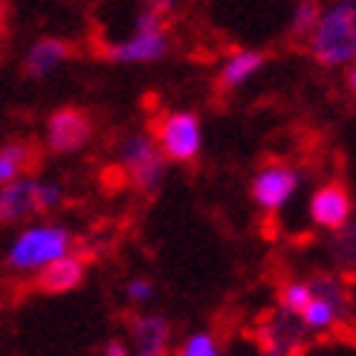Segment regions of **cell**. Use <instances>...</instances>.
Returning a JSON list of instances; mask_svg holds the SVG:
<instances>
[{
  "mask_svg": "<svg viewBox=\"0 0 356 356\" xmlns=\"http://www.w3.org/2000/svg\"><path fill=\"white\" fill-rule=\"evenodd\" d=\"M116 159L122 174L139 194H154L165 180V156L159 154L151 131H131L119 139Z\"/></svg>",
  "mask_w": 356,
  "mask_h": 356,
  "instance_id": "obj_5",
  "label": "cell"
},
{
  "mask_svg": "<svg viewBox=\"0 0 356 356\" xmlns=\"http://www.w3.org/2000/svg\"><path fill=\"white\" fill-rule=\"evenodd\" d=\"M35 215V177H21L0 186V226L26 223Z\"/></svg>",
  "mask_w": 356,
  "mask_h": 356,
  "instance_id": "obj_13",
  "label": "cell"
},
{
  "mask_svg": "<svg viewBox=\"0 0 356 356\" xmlns=\"http://www.w3.org/2000/svg\"><path fill=\"white\" fill-rule=\"evenodd\" d=\"M298 186H301V174L290 163H264L255 171L252 183H249V197L261 211L275 215V211L293 203Z\"/></svg>",
  "mask_w": 356,
  "mask_h": 356,
  "instance_id": "obj_7",
  "label": "cell"
},
{
  "mask_svg": "<svg viewBox=\"0 0 356 356\" xmlns=\"http://www.w3.org/2000/svg\"><path fill=\"white\" fill-rule=\"evenodd\" d=\"M93 131H96L93 116L81 108L67 104V108H58L49 113L44 139L52 154H79L81 148L90 145Z\"/></svg>",
  "mask_w": 356,
  "mask_h": 356,
  "instance_id": "obj_8",
  "label": "cell"
},
{
  "mask_svg": "<svg viewBox=\"0 0 356 356\" xmlns=\"http://www.w3.org/2000/svg\"><path fill=\"white\" fill-rule=\"evenodd\" d=\"M81 241L70 232L64 223H52V220H38V223H26L17 232L6 249V270L15 275H35L52 261H58L64 255L79 252Z\"/></svg>",
  "mask_w": 356,
  "mask_h": 356,
  "instance_id": "obj_1",
  "label": "cell"
},
{
  "mask_svg": "<svg viewBox=\"0 0 356 356\" xmlns=\"http://www.w3.org/2000/svg\"><path fill=\"white\" fill-rule=\"evenodd\" d=\"M128 345L134 356H168L171 322L163 313H134L128 322Z\"/></svg>",
  "mask_w": 356,
  "mask_h": 356,
  "instance_id": "obj_11",
  "label": "cell"
},
{
  "mask_svg": "<svg viewBox=\"0 0 356 356\" xmlns=\"http://www.w3.org/2000/svg\"><path fill=\"white\" fill-rule=\"evenodd\" d=\"M174 3H177V0H145L148 9H156V12H163V15H168V9H174Z\"/></svg>",
  "mask_w": 356,
  "mask_h": 356,
  "instance_id": "obj_24",
  "label": "cell"
},
{
  "mask_svg": "<svg viewBox=\"0 0 356 356\" xmlns=\"http://www.w3.org/2000/svg\"><path fill=\"white\" fill-rule=\"evenodd\" d=\"M102 58L113 64H154L168 52V29L165 15L156 9H145L136 17V26L124 41L102 44Z\"/></svg>",
  "mask_w": 356,
  "mask_h": 356,
  "instance_id": "obj_4",
  "label": "cell"
},
{
  "mask_svg": "<svg viewBox=\"0 0 356 356\" xmlns=\"http://www.w3.org/2000/svg\"><path fill=\"white\" fill-rule=\"evenodd\" d=\"M122 293H124V301H128V305L145 307L148 301H154V296H156V284L151 278H145V275H134V278L124 281Z\"/></svg>",
  "mask_w": 356,
  "mask_h": 356,
  "instance_id": "obj_22",
  "label": "cell"
},
{
  "mask_svg": "<svg viewBox=\"0 0 356 356\" xmlns=\"http://www.w3.org/2000/svg\"><path fill=\"white\" fill-rule=\"evenodd\" d=\"M318 17H322V6H318L316 0H298L293 21H290V35L293 38H307L313 26L318 24Z\"/></svg>",
  "mask_w": 356,
  "mask_h": 356,
  "instance_id": "obj_20",
  "label": "cell"
},
{
  "mask_svg": "<svg viewBox=\"0 0 356 356\" xmlns=\"http://www.w3.org/2000/svg\"><path fill=\"white\" fill-rule=\"evenodd\" d=\"M84 278H87V258L81 252H73L52 261L41 273H35V290L44 296H67L79 290Z\"/></svg>",
  "mask_w": 356,
  "mask_h": 356,
  "instance_id": "obj_12",
  "label": "cell"
},
{
  "mask_svg": "<svg viewBox=\"0 0 356 356\" xmlns=\"http://www.w3.org/2000/svg\"><path fill=\"white\" fill-rule=\"evenodd\" d=\"M330 261L339 273H356V218L330 235Z\"/></svg>",
  "mask_w": 356,
  "mask_h": 356,
  "instance_id": "obj_17",
  "label": "cell"
},
{
  "mask_svg": "<svg viewBox=\"0 0 356 356\" xmlns=\"http://www.w3.org/2000/svg\"><path fill=\"white\" fill-rule=\"evenodd\" d=\"M310 287H313V298L298 316L307 336H325L350 322L356 305L348 281L339 273H316L310 275Z\"/></svg>",
  "mask_w": 356,
  "mask_h": 356,
  "instance_id": "obj_3",
  "label": "cell"
},
{
  "mask_svg": "<svg viewBox=\"0 0 356 356\" xmlns=\"http://www.w3.org/2000/svg\"><path fill=\"white\" fill-rule=\"evenodd\" d=\"M64 203V186L56 180H35V211L52 215Z\"/></svg>",
  "mask_w": 356,
  "mask_h": 356,
  "instance_id": "obj_21",
  "label": "cell"
},
{
  "mask_svg": "<svg viewBox=\"0 0 356 356\" xmlns=\"http://www.w3.org/2000/svg\"><path fill=\"white\" fill-rule=\"evenodd\" d=\"M345 81H348V90H350V96L356 99V64H350V67H348V76H345Z\"/></svg>",
  "mask_w": 356,
  "mask_h": 356,
  "instance_id": "obj_25",
  "label": "cell"
},
{
  "mask_svg": "<svg viewBox=\"0 0 356 356\" xmlns=\"http://www.w3.org/2000/svg\"><path fill=\"white\" fill-rule=\"evenodd\" d=\"M102 356H134L128 339H108L102 348Z\"/></svg>",
  "mask_w": 356,
  "mask_h": 356,
  "instance_id": "obj_23",
  "label": "cell"
},
{
  "mask_svg": "<svg viewBox=\"0 0 356 356\" xmlns=\"http://www.w3.org/2000/svg\"><path fill=\"white\" fill-rule=\"evenodd\" d=\"M35 165V145L26 139H12L0 145V186L15 183L21 177H29Z\"/></svg>",
  "mask_w": 356,
  "mask_h": 356,
  "instance_id": "obj_16",
  "label": "cell"
},
{
  "mask_svg": "<svg viewBox=\"0 0 356 356\" xmlns=\"http://www.w3.org/2000/svg\"><path fill=\"white\" fill-rule=\"evenodd\" d=\"M159 154L165 156V163L174 165H191L197 163L203 151V124L200 116L191 111H168L154 122L151 131Z\"/></svg>",
  "mask_w": 356,
  "mask_h": 356,
  "instance_id": "obj_6",
  "label": "cell"
},
{
  "mask_svg": "<svg viewBox=\"0 0 356 356\" xmlns=\"http://www.w3.org/2000/svg\"><path fill=\"white\" fill-rule=\"evenodd\" d=\"M174 356H223L218 336L211 330H194L177 345Z\"/></svg>",
  "mask_w": 356,
  "mask_h": 356,
  "instance_id": "obj_19",
  "label": "cell"
},
{
  "mask_svg": "<svg viewBox=\"0 0 356 356\" xmlns=\"http://www.w3.org/2000/svg\"><path fill=\"white\" fill-rule=\"evenodd\" d=\"M310 298H313L310 278H290V281H284L281 290H278V307L298 318L301 310L310 305Z\"/></svg>",
  "mask_w": 356,
  "mask_h": 356,
  "instance_id": "obj_18",
  "label": "cell"
},
{
  "mask_svg": "<svg viewBox=\"0 0 356 356\" xmlns=\"http://www.w3.org/2000/svg\"><path fill=\"white\" fill-rule=\"evenodd\" d=\"M307 52L325 70L356 64V0H339L322 12L307 35Z\"/></svg>",
  "mask_w": 356,
  "mask_h": 356,
  "instance_id": "obj_2",
  "label": "cell"
},
{
  "mask_svg": "<svg viewBox=\"0 0 356 356\" xmlns=\"http://www.w3.org/2000/svg\"><path fill=\"white\" fill-rule=\"evenodd\" d=\"M73 44L64 41V38H41L35 44L26 58H24V76L29 79H44L49 73H56V70L73 58Z\"/></svg>",
  "mask_w": 356,
  "mask_h": 356,
  "instance_id": "obj_14",
  "label": "cell"
},
{
  "mask_svg": "<svg viewBox=\"0 0 356 356\" xmlns=\"http://www.w3.org/2000/svg\"><path fill=\"white\" fill-rule=\"evenodd\" d=\"M264 64H266V56H264V52H258V49H238V52H232V56L223 61L220 73H218V90L220 93L238 90V87H243Z\"/></svg>",
  "mask_w": 356,
  "mask_h": 356,
  "instance_id": "obj_15",
  "label": "cell"
},
{
  "mask_svg": "<svg viewBox=\"0 0 356 356\" xmlns=\"http://www.w3.org/2000/svg\"><path fill=\"white\" fill-rule=\"evenodd\" d=\"M307 215L310 223L322 232H339V229L353 220V197L348 186L327 180V183H318L310 191V200H307Z\"/></svg>",
  "mask_w": 356,
  "mask_h": 356,
  "instance_id": "obj_9",
  "label": "cell"
},
{
  "mask_svg": "<svg viewBox=\"0 0 356 356\" xmlns=\"http://www.w3.org/2000/svg\"><path fill=\"white\" fill-rule=\"evenodd\" d=\"M6 12H9L6 0H0V29H3V24H6Z\"/></svg>",
  "mask_w": 356,
  "mask_h": 356,
  "instance_id": "obj_26",
  "label": "cell"
},
{
  "mask_svg": "<svg viewBox=\"0 0 356 356\" xmlns=\"http://www.w3.org/2000/svg\"><path fill=\"white\" fill-rule=\"evenodd\" d=\"M307 333L296 316L284 313L281 307L270 310L258 322V348L261 356H301Z\"/></svg>",
  "mask_w": 356,
  "mask_h": 356,
  "instance_id": "obj_10",
  "label": "cell"
}]
</instances>
